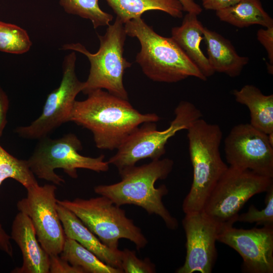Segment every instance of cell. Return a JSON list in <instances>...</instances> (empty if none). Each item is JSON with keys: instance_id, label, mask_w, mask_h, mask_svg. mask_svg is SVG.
I'll use <instances>...</instances> for the list:
<instances>
[{"instance_id": "27", "label": "cell", "mask_w": 273, "mask_h": 273, "mask_svg": "<svg viewBox=\"0 0 273 273\" xmlns=\"http://www.w3.org/2000/svg\"><path fill=\"white\" fill-rule=\"evenodd\" d=\"M121 267L125 273H154L155 265L149 258L141 259L135 251L128 249L121 250Z\"/></svg>"}, {"instance_id": "32", "label": "cell", "mask_w": 273, "mask_h": 273, "mask_svg": "<svg viewBox=\"0 0 273 273\" xmlns=\"http://www.w3.org/2000/svg\"><path fill=\"white\" fill-rule=\"evenodd\" d=\"M181 4L184 11L199 15L202 11L201 7L194 0H178Z\"/></svg>"}, {"instance_id": "5", "label": "cell", "mask_w": 273, "mask_h": 273, "mask_svg": "<svg viewBox=\"0 0 273 273\" xmlns=\"http://www.w3.org/2000/svg\"><path fill=\"white\" fill-rule=\"evenodd\" d=\"M124 24L116 18L109 25L105 34H98L100 47L96 53H91L80 43L64 44L62 49L79 52L88 59L90 67L82 92L87 95L98 89H105L109 93L128 100V94L123 84L126 69L131 66L123 56L126 36Z\"/></svg>"}, {"instance_id": "16", "label": "cell", "mask_w": 273, "mask_h": 273, "mask_svg": "<svg viewBox=\"0 0 273 273\" xmlns=\"http://www.w3.org/2000/svg\"><path fill=\"white\" fill-rule=\"evenodd\" d=\"M57 209L66 238L76 241L103 262L122 271L121 267V250L113 249L104 244L68 209L58 203Z\"/></svg>"}, {"instance_id": "25", "label": "cell", "mask_w": 273, "mask_h": 273, "mask_svg": "<svg viewBox=\"0 0 273 273\" xmlns=\"http://www.w3.org/2000/svg\"><path fill=\"white\" fill-rule=\"evenodd\" d=\"M32 41L25 30L0 21V51L15 54L28 52Z\"/></svg>"}, {"instance_id": "8", "label": "cell", "mask_w": 273, "mask_h": 273, "mask_svg": "<svg viewBox=\"0 0 273 273\" xmlns=\"http://www.w3.org/2000/svg\"><path fill=\"white\" fill-rule=\"evenodd\" d=\"M33 153L27 160L28 166L38 178L57 185L65 183L63 178L55 170L61 168L70 177H78V168L98 172L107 171L109 164L105 161V156L90 157L80 155L81 143L74 133H69L56 139L48 136L41 139Z\"/></svg>"}, {"instance_id": "7", "label": "cell", "mask_w": 273, "mask_h": 273, "mask_svg": "<svg viewBox=\"0 0 273 273\" xmlns=\"http://www.w3.org/2000/svg\"><path fill=\"white\" fill-rule=\"evenodd\" d=\"M57 203L74 213L105 245L118 249L119 240H129L138 250L145 247L148 240L141 229L128 218L124 209L109 198L100 197L84 199L77 198L57 200Z\"/></svg>"}, {"instance_id": "6", "label": "cell", "mask_w": 273, "mask_h": 273, "mask_svg": "<svg viewBox=\"0 0 273 273\" xmlns=\"http://www.w3.org/2000/svg\"><path fill=\"white\" fill-rule=\"evenodd\" d=\"M175 117L169 126L163 130L157 128L155 122L142 124L118 148L117 153L108 161L114 165L119 174L133 167L146 158L160 159L165 153L168 140L178 131L187 130L202 114L193 103L181 101L174 110Z\"/></svg>"}, {"instance_id": "24", "label": "cell", "mask_w": 273, "mask_h": 273, "mask_svg": "<svg viewBox=\"0 0 273 273\" xmlns=\"http://www.w3.org/2000/svg\"><path fill=\"white\" fill-rule=\"evenodd\" d=\"M59 1L66 12L89 20L94 28L109 25L113 18L100 8L99 0Z\"/></svg>"}, {"instance_id": "14", "label": "cell", "mask_w": 273, "mask_h": 273, "mask_svg": "<svg viewBox=\"0 0 273 273\" xmlns=\"http://www.w3.org/2000/svg\"><path fill=\"white\" fill-rule=\"evenodd\" d=\"M217 241L240 255L243 272H273V226L251 229L222 228Z\"/></svg>"}, {"instance_id": "19", "label": "cell", "mask_w": 273, "mask_h": 273, "mask_svg": "<svg viewBox=\"0 0 273 273\" xmlns=\"http://www.w3.org/2000/svg\"><path fill=\"white\" fill-rule=\"evenodd\" d=\"M236 101L249 109L250 124L268 134L273 133V95H266L256 86L246 84L234 89Z\"/></svg>"}, {"instance_id": "31", "label": "cell", "mask_w": 273, "mask_h": 273, "mask_svg": "<svg viewBox=\"0 0 273 273\" xmlns=\"http://www.w3.org/2000/svg\"><path fill=\"white\" fill-rule=\"evenodd\" d=\"M9 106L8 96L0 86V137L2 136L7 123V116Z\"/></svg>"}, {"instance_id": "21", "label": "cell", "mask_w": 273, "mask_h": 273, "mask_svg": "<svg viewBox=\"0 0 273 273\" xmlns=\"http://www.w3.org/2000/svg\"><path fill=\"white\" fill-rule=\"evenodd\" d=\"M7 178L15 179L26 189L38 183L27 160L17 158L0 145V186ZM10 239L0 223V250L12 257L13 252Z\"/></svg>"}, {"instance_id": "15", "label": "cell", "mask_w": 273, "mask_h": 273, "mask_svg": "<svg viewBox=\"0 0 273 273\" xmlns=\"http://www.w3.org/2000/svg\"><path fill=\"white\" fill-rule=\"evenodd\" d=\"M11 239L18 245L22 254L23 263L13 273H49L50 255L38 242L29 217L19 212L12 225Z\"/></svg>"}, {"instance_id": "2", "label": "cell", "mask_w": 273, "mask_h": 273, "mask_svg": "<svg viewBox=\"0 0 273 273\" xmlns=\"http://www.w3.org/2000/svg\"><path fill=\"white\" fill-rule=\"evenodd\" d=\"M174 162L169 158L152 160L148 164L133 167L120 174L121 180L111 185L94 188L96 193L110 199L118 206L133 204L143 208L149 214H156L172 230L178 227L177 219L164 206L163 197L167 194L164 185L158 188L155 183L165 179L171 172Z\"/></svg>"}, {"instance_id": "4", "label": "cell", "mask_w": 273, "mask_h": 273, "mask_svg": "<svg viewBox=\"0 0 273 273\" xmlns=\"http://www.w3.org/2000/svg\"><path fill=\"white\" fill-rule=\"evenodd\" d=\"M187 131L193 177L182 205L185 214L202 210L209 194L229 167L220 155L223 134L218 125L201 118Z\"/></svg>"}, {"instance_id": "23", "label": "cell", "mask_w": 273, "mask_h": 273, "mask_svg": "<svg viewBox=\"0 0 273 273\" xmlns=\"http://www.w3.org/2000/svg\"><path fill=\"white\" fill-rule=\"evenodd\" d=\"M60 256L72 265L82 269L84 273H123L98 258L76 241L66 238Z\"/></svg>"}, {"instance_id": "20", "label": "cell", "mask_w": 273, "mask_h": 273, "mask_svg": "<svg viewBox=\"0 0 273 273\" xmlns=\"http://www.w3.org/2000/svg\"><path fill=\"white\" fill-rule=\"evenodd\" d=\"M122 23L142 17L148 11H160L181 18L183 7L178 0H105Z\"/></svg>"}, {"instance_id": "10", "label": "cell", "mask_w": 273, "mask_h": 273, "mask_svg": "<svg viewBox=\"0 0 273 273\" xmlns=\"http://www.w3.org/2000/svg\"><path fill=\"white\" fill-rule=\"evenodd\" d=\"M76 60L74 51L65 56L60 85L48 95L42 112L36 119L28 125L16 129L19 136L27 139L40 140L70 121L75 98L84 86V82L80 81L76 74Z\"/></svg>"}, {"instance_id": "13", "label": "cell", "mask_w": 273, "mask_h": 273, "mask_svg": "<svg viewBox=\"0 0 273 273\" xmlns=\"http://www.w3.org/2000/svg\"><path fill=\"white\" fill-rule=\"evenodd\" d=\"M182 224L186 256L177 273H211L217 256L216 242L221 228L202 211L185 214Z\"/></svg>"}, {"instance_id": "1", "label": "cell", "mask_w": 273, "mask_h": 273, "mask_svg": "<svg viewBox=\"0 0 273 273\" xmlns=\"http://www.w3.org/2000/svg\"><path fill=\"white\" fill-rule=\"evenodd\" d=\"M87 95L84 100L75 101L70 121L89 130L100 149H117L142 124L160 119L155 113H141L128 100L102 89Z\"/></svg>"}, {"instance_id": "22", "label": "cell", "mask_w": 273, "mask_h": 273, "mask_svg": "<svg viewBox=\"0 0 273 273\" xmlns=\"http://www.w3.org/2000/svg\"><path fill=\"white\" fill-rule=\"evenodd\" d=\"M222 21L243 28L259 25L265 28L273 26V19L265 12L260 0H241L237 4L216 12Z\"/></svg>"}, {"instance_id": "29", "label": "cell", "mask_w": 273, "mask_h": 273, "mask_svg": "<svg viewBox=\"0 0 273 273\" xmlns=\"http://www.w3.org/2000/svg\"><path fill=\"white\" fill-rule=\"evenodd\" d=\"M49 272L84 273L82 269L72 265L59 255H50Z\"/></svg>"}, {"instance_id": "3", "label": "cell", "mask_w": 273, "mask_h": 273, "mask_svg": "<svg viewBox=\"0 0 273 273\" xmlns=\"http://www.w3.org/2000/svg\"><path fill=\"white\" fill-rule=\"evenodd\" d=\"M127 35L141 44L135 62L151 80L174 83L189 77L205 81L207 78L171 37L157 33L139 17L124 24Z\"/></svg>"}, {"instance_id": "28", "label": "cell", "mask_w": 273, "mask_h": 273, "mask_svg": "<svg viewBox=\"0 0 273 273\" xmlns=\"http://www.w3.org/2000/svg\"><path fill=\"white\" fill-rule=\"evenodd\" d=\"M257 38L265 49L269 63L267 64V70L270 74L273 71V26L260 28L257 32Z\"/></svg>"}, {"instance_id": "26", "label": "cell", "mask_w": 273, "mask_h": 273, "mask_svg": "<svg viewBox=\"0 0 273 273\" xmlns=\"http://www.w3.org/2000/svg\"><path fill=\"white\" fill-rule=\"evenodd\" d=\"M265 207L258 210L251 205L247 212L239 215L237 221L253 223L263 226H273V184L265 192Z\"/></svg>"}, {"instance_id": "30", "label": "cell", "mask_w": 273, "mask_h": 273, "mask_svg": "<svg viewBox=\"0 0 273 273\" xmlns=\"http://www.w3.org/2000/svg\"><path fill=\"white\" fill-rule=\"evenodd\" d=\"M241 0H202L203 8L207 10L218 11L232 6Z\"/></svg>"}, {"instance_id": "12", "label": "cell", "mask_w": 273, "mask_h": 273, "mask_svg": "<svg viewBox=\"0 0 273 273\" xmlns=\"http://www.w3.org/2000/svg\"><path fill=\"white\" fill-rule=\"evenodd\" d=\"M230 166L273 178V144L267 134L250 123L235 125L224 140Z\"/></svg>"}, {"instance_id": "18", "label": "cell", "mask_w": 273, "mask_h": 273, "mask_svg": "<svg viewBox=\"0 0 273 273\" xmlns=\"http://www.w3.org/2000/svg\"><path fill=\"white\" fill-rule=\"evenodd\" d=\"M197 15L188 13L181 25L171 29V38L207 78L215 73L200 49L204 27Z\"/></svg>"}, {"instance_id": "11", "label": "cell", "mask_w": 273, "mask_h": 273, "mask_svg": "<svg viewBox=\"0 0 273 273\" xmlns=\"http://www.w3.org/2000/svg\"><path fill=\"white\" fill-rule=\"evenodd\" d=\"M57 189L37 183L26 189V197L17 203L19 211L30 219L38 242L49 255H60L66 238L57 209Z\"/></svg>"}, {"instance_id": "9", "label": "cell", "mask_w": 273, "mask_h": 273, "mask_svg": "<svg viewBox=\"0 0 273 273\" xmlns=\"http://www.w3.org/2000/svg\"><path fill=\"white\" fill-rule=\"evenodd\" d=\"M272 184V178L230 166L217 181L202 211L221 228L233 226L248 200L265 192Z\"/></svg>"}, {"instance_id": "17", "label": "cell", "mask_w": 273, "mask_h": 273, "mask_svg": "<svg viewBox=\"0 0 273 273\" xmlns=\"http://www.w3.org/2000/svg\"><path fill=\"white\" fill-rule=\"evenodd\" d=\"M203 35L207 46V60L214 72L232 77L239 76L249 58L238 55L232 43L216 32L204 27Z\"/></svg>"}]
</instances>
